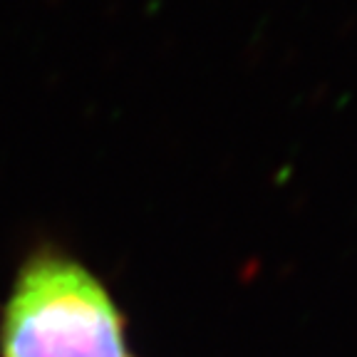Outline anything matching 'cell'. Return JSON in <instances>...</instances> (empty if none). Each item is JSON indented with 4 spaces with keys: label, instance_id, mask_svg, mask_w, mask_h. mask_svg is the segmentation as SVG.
Segmentation results:
<instances>
[{
    "label": "cell",
    "instance_id": "1",
    "mask_svg": "<svg viewBox=\"0 0 357 357\" xmlns=\"http://www.w3.org/2000/svg\"><path fill=\"white\" fill-rule=\"evenodd\" d=\"M3 357H134L107 288L60 251L22 263L0 323Z\"/></svg>",
    "mask_w": 357,
    "mask_h": 357
}]
</instances>
